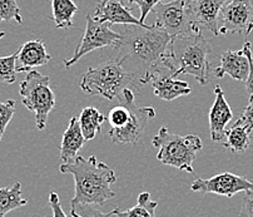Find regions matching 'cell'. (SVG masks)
I'll list each match as a JSON object with an SVG mask.
<instances>
[{
	"mask_svg": "<svg viewBox=\"0 0 253 217\" xmlns=\"http://www.w3.org/2000/svg\"><path fill=\"white\" fill-rule=\"evenodd\" d=\"M72 217H112L114 216L113 211L104 214L95 205H77L70 209Z\"/></svg>",
	"mask_w": 253,
	"mask_h": 217,
	"instance_id": "obj_27",
	"label": "cell"
},
{
	"mask_svg": "<svg viewBox=\"0 0 253 217\" xmlns=\"http://www.w3.org/2000/svg\"><path fill=\"white\" fill-rule=\"evenodd\" d=\"M130 107L132 106L119 105L118 107H113L109 110V114L107 118L112 128H121L128 122V119L130 118Z\"/></svg>",
	"mask_w": 253,
	"mask_h": 217,
	"instance_id": "obj_26",
	"label": "cell"
},
{
	"mask_svg": "<svg viewBox=\"0 0 253 217\" xmlns=\"http://www.w3.org/2000/svg\"><path fill=\"white\" fill-rule=\"evenodd\" d=\"M122 35L119 33L111 29V25L108 23H99L93 19L90 14L86 15V27L84 30L83 38L77 46L76 53L69 60H64V65L69 69L73 64H76L82 56L95 49L105 48V47H116L121 44Z\"/></svg>",
	"mask_w": 253,
	"mask_h": 217,
	"instance_id": "obj_7",
	"label": "cell"
},
{
	"mask_svg": "<svg viewBox=\"0 0 253 217\" xmlns=\"http://www.w3.org/2000/svg\"><path fill=\"white\" fill-rule=\"evenodd\" d=\"M50 59L51 55L46 52L43 39L27 42L18 51L15 62L16 73L32 72L35 68L45 65Z\"/></svg>",
	"mask_w": 253,
	"mask_h": 217,
	"instance_id": "obj_15",
	"label": "cell"
},
{
	"mask_svg": "<svg viewBox=\"0 0 253 217\" xmlns=\"http://www.w3.org/2000/svg\"><path fill=\"white\" fill-rule=\"evenodd\" d=\"M253 30L252 0H227L218 16V33L250 35Z\"/></svg>",
	"mask_w": 253,
	"mask_h": 217,
	"instance_id": "obj_10",
	"label": "cell"
},
{
	"mask_svg": "<svg viewBox=\"0 0 253 217\" xmlns=\"http://www.w3.org/2000/svg\"><path fill=\"white\" fill-rule=\"evenodd\" d=\"M237 121L241 122L243 126L247 127L250 131H253V96L250 97L247 107L245 108L242 115L238 118Z\"/></svg>",
	"mask_w": 253,
	"mask_h": 217,
	"instance_id": "obj_32",
	"label": "cell"
},
{
	"mask_svg": "<svg viewBox=\"0 0 253 217\" xmlns=\"http://www.w3.org/2000/svg\"><path fill=\"white\" fill-rule=\"evenodd\" d=\"M238 217H253V190L245 192Z\"/></svg>",
	"mask_w": 253,
	"mask_h": 217,
	"instance_id": "obj_31",
	"label": "cell"
},
{
	"mask_svg": "<svg viewBox=\"0 0 253 217\" xmlns=\"http://www.w3.org/2000/svg\"><path fill=\"white\" fill-rule=\"evenodd\" d=\"M93 19L99 23H108L109 25H143L140 24L139 19L132 15L129 9L117 0L98 1Z\"/></svg>",
	"mask_w": 253,
	"mask_h": 217,
	"instance_id": "obj_16",
	"label": "cell"
},
{
	"mask_svg": "<svg viewBox=\"0 0 253 217\" xmlns=\"http://www.w3.org/2000/svg\"><path fill=\"white\" fill-rule=\"evenodd\" d=\"M250 129L243 126L241 122L236 121L229 128H227L224 134L223 147L228 148L229 151L234 153H242L250 148L252 138H251Z\"/></svg>",
	"mask_w": 253,
	"mask_h": 217,
	"instance_id": "obj_19",
	"label": "cell"
},
{
	"mask_svg": "<svg viewBox=\"0 0 253 217\" xmlns=\"http://www.w3.org/2000/svg\"><path fill=\"white\" fill-rule=\"evenodd\" d=\"M210 42L202 32L178 35L170 42L169 58L175 69V77L191 74L201 86L210 82Z\"/></svg>",
	"mask_w": 253,
	"mask_h": 217,
	"instance_id": "obj_4",
	"label": "cell"
},
{
	"mask_svg": "<svg viewBox=\"0 0 253 217\" xmlns=\"http://www.w3.org/2000/svg\"><path fill=\"white\" fill-rule=\"evenodd\" d=\"M5 37V32H0V39Z\"/></svg>",
	"mask_w": 253,
	"mask_h": 217,
	"instance_id": "obj_34",
	"label": "cell"
},
{
	"mask_svg": "<svg viewBox=\"0 0 253 217\" xmlns=\"http://www.w3.org/2000/svg\"><path fill=\"white\" fill-rule=\"evenodd\" d=\"M18 52L9 56H0V82L13 84L16 81L15 62Z\"/></svg>",
	"mask_w": 253,
	"mask_h": 217,
	"instance_id": "obj_24",
	"label": "cell"
},
{
	"mask_svg": "<svg viewBox=\"0 0 253 217\" xmlns=\"http://www.w3.org/2000/svg\"><path fill=\"white\" fill-rule=\"evenodd\" d=\"M191 190L201 193H217L231 199L236 193L253 190V181L248 180L247 177L224 172L211 177L208 180L197 178L191 185Z\"/></svg>",
	"mask_w": 253,
	"mask_h": 217,
	"instance_id": "obj_11",
	"label": "cell"
},
{
	"mask_svg": "<svg viewBox=\"0 0 253 217\" xmlns=\"http://www.w3.org/2000/svg\"><path fill=\"white\" fill-rule=\"evenodd\" d=\"M227 0H186L187 10L193 32L210 30L218 33V16Z\"/></svg>",
	"mask_w": 253,
	"mask_h": 217,
	"instance_id": "obj_12",
	"label": "cell"
},
{
	"mask_svg": "<svg viewBox=\"0 0 253 217\" xmlns=\"http://www.w3.org/2000/svg\"><path fill=\"white\" fill-rule=\"evenodd\" d=\"M59 171L72 174L76 182V193L70 201L72 207L77 205L103 206L108 200L117 197L111 188L112 183L117 182L116 172L94 156L89 159L78 156L72 163H63Z\"/></svg>",
	"mask_w": 253,
	"mask_h": 217,
	"instance_id": "obj_2",
	"label": "cell"
},
{
	"mask_svg": "<svg viewBox=\"0 0 253 217\" xmlns=\"http://www.w3.org/2000/svg\"><path fill=\"white\" fill-rule=\"evenodd\" d=\"M130 4H137V6L140 10V16L139 22L140 24L144 25V20L147 19L148 14L153 10L154 6L157 5L161 1H165V0H128Z\"/></svg>",
	"mask_w": 253,
	"mask_h": 217,
	"instance_id": "obj_29",
	"label": "cell"
},
{
	"mask_svg": "<svg viewBox=\"0 0 253 217\" xmlns=\"http://www.w3.org/2000/svg\"><path fill=\"white\" fill-rule=\"evenodd\" d=\"M28 200L22 195V185L15 182L10 187L0 188V217H5L6 214L25 206Z\"/></svg>",
	"mask_w": 253,
	"mask_h": 217,
	"instance_id": "obj_22",
	"label": "cell"
},
{
	"mask_svg": "<svg viewBox=\"0 0 253 217\" xmlns=\"http://www.w3.org/2000/svg\"><path fill=\"white\" fill-rule=\"evenodd\" d=\"M139 84L138 78L126 72L117 59H112L89 68L82 77L81 88L89 96L118 100L121 106H133L140 93Z\"/></svg>",
	"mask_w": 253,
	"mask_h": 217,
	"instance_id": "obj_3",
	"label": "cell"
},
{
	"mask_svg": "<svg viewBox=\"0 0 253 217\" xmlns=\"http://www.w3.org/2000/svg\"><path fill=\"white\" fill-rule=\"evenodd\" d=\"M99 1H105V0H99ZM117 1H121V3H124L126 0H117Z\"/></svg>",
	"mask_w": 253,
	"mask_h": 217,
	"instance_id": "obj_35",
	"label": "cell"
},
{
	"mask_svg": "<svg viewBox=\"0 0 253 217\" xmlns=\"http://www.w3.org/2000/svg\"><path fill=\"white\" fill-rule=\"evenodd\" d=\"M154 117L156 110L153 107L137 108L135 106H132L128 122L121 128H112L109 131L112 142L119 145H135L144 134L148 122Z\"/></svg>",
	"mask_w": 253,
	"mask_h": 217,
	"instance_id": "obj_13",
	"label": "cell"
},
{
	"mask_svg": "<svg viewBox=\"0 0 253 217\" xmlns=\"http://www.w3.org/2000/svg\"><path fill=\"white\" fill-rule=\"evenodd\" d=\"M49 205H50L51 211H53V217H68L65 215L64 210H63L59 196H58L57 192H50V195H49Z\"/></svg>",
	"mask_w": 253,
	"mask_h": 217,
	"instance_id": "obj_33",
	"label": "cell"
},
{
	"mask_svg": "<svg viewBox=\"0 0 253 217\" xmlns=\"http://www.w3.org/2000/svg\"><path fill=\"white\" fill-rule=\"evenodd\" d=\"M149 192H142L138 196V202L132 209L122 211L119 207L113 210V214L117 217H154L156 209L158 204L156 201H152Z\"/></svg>",
	"mask_w": 253,
	"mask_h": 217,
	"instance_id": "obj_23",
	"label": "cell"
},
{
	"mask_svg": "<svg viewBox=\"0 0 253 217\" xmlns=\"http://www.w3.org/2000/svg\"><path fill=\"white\" fill-rule=\"evenodd\" d=\"M121 35L114 59L144 84L148 73L169 54L172 38L156 25H130Z\"/></svg>",
	"mask_w": 253,
	"mask_h": 217,
	"instance_id": "obj_1",
	"label": "cell"
},
{
	"mask_svg": "<svg viewBox=\"0 0 253 217\" xmlns=\"http://www.w3.org/2000/svg\"><path fill=\"white\" fill-rule=\"evenodd\" d=\"M152 145L159 150L157 160L162 163L188 173H194L193 161L203 148L202 141L196 134L179 136L170 133L167 127H161L157 136L153 137Z\"/></svg>",
	"mask_w": 253,
	"mask_h": 217,
	"instance_id": "obj_5",
	"label": "cell"
},
{
	"mask_svg": "<svg viewBox=\"0 0 253 217\" xmlns=\"http://www.w3.org/2000/svg\"><path fill=\"white\" fill-rule=\"evenodd\" d=\"M213 72L217 78H223L224 75H229L236 81L246 82L248 74H250V60H248L243 49H241V51H226L221 55L219 65Z\"/></svg>",
	"mask_w": 253,
	"mask_h": 217,
	"instance_id": "obj_17",
	"label": "cell"
},
{
	"mask_svg": "<svg viewBox=\"0 0 253 217\" xmlns=\"http://www.w3.org/2000/svg\"><path fill=\"white\" fill-rule=\"evenodd\" d=\"M15 101L8 100L6 102H0V141L3 140L5 129L13 115L15 114Z\"/></svg>",
	"mask_w": 253,
	"mask_h": 217,
	"instance_id": "obj_28",
	"label": "cell"
},
{
	"mask_svg": "<svg viewBox=\"0 0 253 217\" xmlns=\"http://www.w3.org/2000/svg\"><path fill=\"white\" fill-rule=\"evenodd\" d=\"M252 44L250 42H246L243 44V52L247 55L248 60H250V74H248L247 81H246V92H247L250 96H253V53H252Z\"/></svg>",
	"mask_w": 253,
	"mask_h": 217,
	"instance_id": "obj_30",
	"label": "cell"
},
{
	"mask_svg": "<svg viewBox=\"0 0 253 217\" xmlns=\"http://www.w3.org/2000/svg\"><path fill=\"white\" fill-rule=\"evenodd\" d=\"M85 143L79 121L77 117H72L63 134L60 143V159L64 163H72L78 157V152Z\"/></svg>",
	"mask_w": 253,
	"mask_h": 217,
	"instance_id": "obj_18",
	"label": "cell"
},
{
	"mask_svg": "<svg viewBox=\"0 0 253 217\" xmlns=\"http://www.w3.org/2000/svg\"><path fill=\"white\" fill-rule=\"evenodd\" d=\"M51 14L57 28L68 29L73 27L74 14L78 11V6L74 4L73 0H51Z\"/></svg>",
	"mask_w": 253,
	"mask_h": 217,
	"instance_id": "obj_21",
	"label": "cell"
},
{
	"mask_svg": "<svg viewBox=\"0 0 253 217\" xmlns=\"http://www.w3.org/2000/svg\"><path fill=\"white\" fill-rule=\"evenodd\" d=\"M22 102L35 114V126L43 131L48 123V115L55 107V94L50 88V77L32 70L20 83Z\"/></svg>",
	"mask_w": 253,
	"mask_h": 217,
	"instance_id": "obj_6",
	"label": "cell"
},
{
	"mask_svg": "<svg viewBox=\"0 0 253 217\" xmlns=\"http://www.w3.org/2000/svg\"><path fill=\"white\" fill-rule=\"evenodd\" d=\"M233 118L231 107L224 97L223 89L219 86L214 87V102L211 107L208 114V123H210L211 140L213 142H221L224 140L227 126Z\"/></svg>",
	"mask_w": 253,
	"mask_h": 217,
	"instance_id": "obj_14",
	"label": "cell"
},
{
	"mask_svg": "<svg viewBox=\"0 0 253 217\" xmlns=\"http://www.w3.org/2000/svg\"><path fill=\"white\" fill-rule=\"evenodd\" d=\"M153 11L156 15L154 25L165 30L172 39L178 35L197 33L192 29L186 0L161 1L154 6Z\"/></svg>",
	"mask_w": 253,
	"mask_h": 217,
	"instance_id": "obj_9",
	"label": "cell"
},
{
	"mask_svg": "<svg viewBox=\"0 0 253 217\" xmlns=\"http://www.w3.org/2000/svg\"><path fill=\"white\" fill-rule=\"evenodd\" d=\"M175 69L169 59V54L162 63L157 64L147 75L144 84L151 83L153 92L159 100L169 101L178 97L187 96L192 92L191 87L186 81L175 78Z\"/></svg>",
	"mask_w": 253,
	"mask_h": 217,
	"instance_id": "obj_8",
	"label": "cell"
},
{
	"mask_svg": "<svg viewBox=\"0 0 253 217\" xmlns=\"http://www.w3.org/2000/svg\"><path fill=\"white\" fill-rule=\"evenodd\" d=\"M16 22L22 24L23 18L16 0H0V23Z\"/></svg>",
	"mask_w": 253,
	"mask_h": 217,
	"instance_id": "obj_25",
	"label": "cell"
},
{
	"mask_svg": "<svg viewBox=\"0 0 253 217\" xmlns=\"http://www.w3.org/2000/svg\"><path fill=\"white\" fill-rule=\"evenodd\" d=\"M78 121L85 141H90L97 136V133H100L102 124L107 121V117L97 108L86 107L82 110Z\"/></svg>",
	"mask_w": 253,
	"mask_h": 217,
	"instance_id": "obj_20",
	"label": "cell"
}]
</instances>
